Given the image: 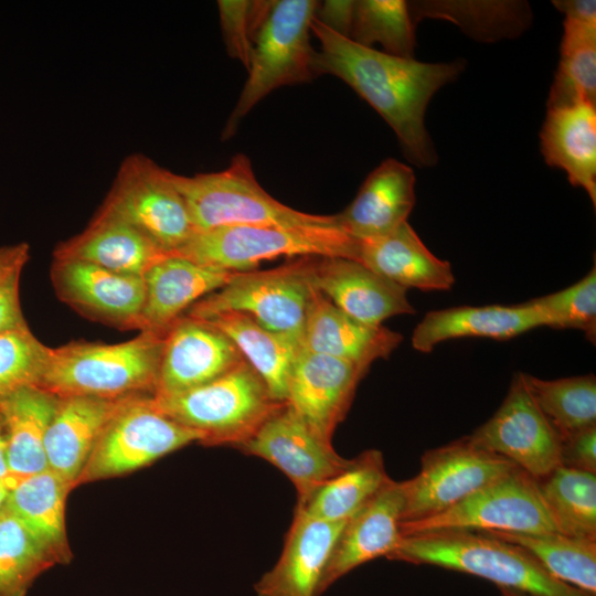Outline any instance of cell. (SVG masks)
Returning <instances> with one entry per match:
<instances>
[{"label":"cell","mask_w":596,"mask_h":596,"mask_svg":"<svg viewBox=\"0 0 596 596\" xmlns=\"http://www.w3.org/2000/svg\"><path fill=\"white\" fill-rule=\"evenodd\" d=\"M554 7L565 19L596 24V2L594 0H557Z\"/></svg>","instance_id":"47"},{"label":"cell","mask_w":596,"mask_h":596,"mask_svg":"<svg viewBox=\"0 0 596 596\" xmlns=\"http://www.w3.org/2000/svg\"><path fill=\"white\" fill-rule=\"evenodd\" d=\"M355 260L406 289L449 290L455 283L449 262L435 256L408 222L385 235L356 241Z\"/></svg>","instance_id":"26"},{"label":"cell","mask_w":596,"mask_h":596,"mask_svg":"<svg viewBox=\"0 0 596 596\" xmlns=\"http://www.w3.org/2000/svg\"><path fill=\"white\" fill-rule=\"evenodd\" d=\"M167 254L130 224L97 210L78 234L58 243L55 259L94 264L125 275L142 276Z\"/></svg>","instance_id":"24"},{"label":"cell","mask_w":596,"mask_h":596,"mask_svg":"<svg viewBox=\"0 0 596 596\" xmlns=\"http://www.w3.org/2000/svg\"><path fill=\"white\" fill-rule=\"evenodd\" d=\"M545 326L528 302L515 306H461L426 313L412 334V347L423 353L438 343L462 337L507 340L536 327Z\"/></svg>","instance_id":"27"},{"label":"cell","mask_w":596,"mask_h":596,"mask_svg":"<svg viewBox=\"0 0 596 596\" xmlns=\"http://www.w3.org/2000/svg\"><path fill=\"white\" fill-rule=\"evenodd\" d=\"M317 4L313 0H273L254 44L247 79L222 139L232 138L243 118L272 92L320 76L318 51L310 41Z\"/></svg>","instance_id":"5"},{"label":"cell","mask_w":596,"mask_h":596,"mask_svg":"<svg viewBox=\"0 0 596 596\" xmlns=\"http://www.w3.org/2000/svg\"><path fill=\"white\" fill-rule=\"evenodd\" d=\"M355 254L356 240L338 225H228L196 232L169 255L235 273L253 270L264 260L283 256L343 257L355 260Z\"/></svg>","instance_id":"7"},{"label":"cell","mask_w":596,"mask_h":596,"mask_svg":"<svg viewBox=\"0 0 596 596\" xmlns=\"http://www.w3.org/2000/svg\"><path fill=\"white\" fill-rule=\"evenodd\" d=\"M313 257H298L267 270L236 272L226 285L198 300L183 315L210 319L224 312H241L268 330L302 342L313 289Z\"/></svg>","instance_id":"8"},{"label":"cell","mask_w":596,"mask_h":596,"mask_svg":"<svg viewBox=\"0 0 596 596\" xmlns=\"http://www.w3.org/2000/svg\"><path fill=\"white\" fill-rule=\"evenodd\" d=\"M169 172L146 155L127 156L98 209L142 232L167 255L195 233Z\"/></svg>","instance_id":"10"},{"label":"cell","mask_w":596,"mask_h":596,"mask_svg":"<svg viewBox=\"0 0 596 596\" xmlns=\"http://www.w3.org/2000/svg\"><path fill=\"white\" fill-rule=\"evenodd\" d=\"M73 487L50 469L22 478L10 491L6 508L26 528L54 564L72 554L65 528V504Z\"/></svg>","instance_id":"29"},{"label":"cell","mask_w":596,"mask_h":596,"mask_svg":"<svg viewBox=\"0 0 596 596\" xmlns=\"http://www.w3.org/2000/svg\"><path fill=\"white\" fill-rule=\"evenodd\" d=\"M9 475V467L7 460V444L4 432L0 423V479Z\"/></svg>","instance_id":"49"},{"label":"cell","mask_w":596,"mask_h":596,"mask_svg":"<svg viewBox=\"0 0 596 596\" xmlns=\"http://www.w3.org/2000/svg\"><path fill=\"white\" fill-rule=\"evenodd\" d=\"M354 6L355 1L352 0L318 1L313 19L332 32L349 39Z\"/></svg>","instance_id":"45"},{"label":"cell","mask_w":596,"mask_h":596,"mask_svg":"<svg viewBox=\"0 0 596 596\" xmlns=\"http://www.w3.org/2000/svg\"><path fill=\"white\" fill-rule=\"evenodd\" d=\"M517 468L468 436L427 450L418 473L402 482V522L429 518L451 508L487 483Z\"/></svg>","instance_id":"12"},{"label":"cell","mask_w":596,"mask_h":596,"mask_svg":"<svg viewBox=\"0 0 596 596\" xmlns=\"http://www.w3.org/2000/svg\"><path fill=\"white\" fill-rule=\"evenodd\" d=\"M415 202L414 171L389 158L366 177L353 201L334 216L345 234L356 241L368 240L407 222Z\"/></svg>","instance_id":"23"},{"label":"cell","mask_w":596,"mask_h":596,"mask_svg":"<svg viewBox=\"0 0 596 596\" xmlns=\"http://www.w3.org/2000/svg\"><path fill=\"white\" fill-rule=\"evenodd\" d=\"M524 380L561 438L596 425L595 375L542 380L524 373Z\"/></svg>","instance_id":"37"},{"label":"cell","mask_w":596,"mask_h":596,"mask_svg":"<svg viewBox=\"0 0 596 596\" xmlns=\"http://www.w3.org/2000/svg\"><path fill=\"white\" fill-rule=\"evenodd\" d=\"M486 532L524 549L555 579L596 595V540L560 532Z\"/></svg>","instance_id":"33"},{"label":"cell","mask_w":596,"mask_h":596,"mask_svg":"<svg viewBox=\"0 0 596 596\" xmlns=\"http://www.w3.org/2000/svg\"><path fill=\"white\" fill-rule=\"evenodd\" d=\"M415 21L423 17L444 18L483 41L520 33L530 22V9L520 1H425L408 3Z\"/></svg>","instance_id":"34"},{"label":"cell","mask_w":596,"mask_h":596,"mask_svg":"<svg viewBox=\"0 0 596 596\" xmlns=\"http://www.w3.org/2000/svg\"><path fill=\"white\" fill-rule=\"evenodd\" d=\"M30 257V246L25 242L0 246V279L17 268H23Z\"/></svg>","instance_id":"46"},{"label":"cell","mask_w":596,"mask_h":596,"mask_svg":"<svg viewBox=\"0 0 596 596\" xmlns=\"http://www.w3.org/2000/svg\"><path fill=\"white\" fill-rule=\"evenodd\" d=\"M163 337L140 331L120 343L71 341L51 348L39 385L57 397L153 395Z\"/></svg>","instance_id":"3"},{"label":"cell","mask_w":596,"mask_h":596,"mask_svg":"<svg viewBox=\"0 0 596 596\" xmlns=\"http://www.w3.org/2000/svg\"><path fill=\"white\" fill-rule=\"evenodd\" d=\"M541 152L549 166L566 172L596 204V109L592 104L549 108L540 132Z\"/></svg>","instance_id":"28"},{"label":"cell","mask_w":596,"mask_h":596,"mask_svg":"<svg viewBox=\"0 0 596 596\" xmlns=\"http://www.w3.org/2000/svg\"><path fill=\"white\" fill-rule=\"evenodd\" d=\"M233 275L181 256H163L142 275L145 299L138 331L163 337L193 304L222 288Z\"/></svg>","instance_id":"21"},{"label":"cell","mask_w":596,"mask_h":596,"mask_svg":"<svg viewBox=\"0 0 596 596\" xmlns=\"http://www.w3.org/2000/svg\"><path fill=\"white\" fill-rule=\"evenodd\" d=\"M169 175L185 203L195 233L228 225H338L334 214L305 213L268 194L258 183L252 162L244 153L235 155L228 167L221 171L193 175L170 171Z\"/></svg>","instance_id":"4"},{"label":"cell","mask_w":596,"mask_h":596,"mask_svg":"<svg viewBox=\"0 0 596 596\" xmlns=\"http://www.w3.org/2000/svg\"><path fill=\"white\" fill-rule=\"evenodd\" d=\"M561 464L596 473V425L562 438Z\"/></svg>","instance_id":"43"},{"label":"cell","mask_w":596,"mask_h":596,"mask_svg":"<svg viewBox=\"0 0 596 596\" xmlns=\"http://www.w3.org/2000/svg\"><path fill=\"white\" fill-rule=\"evenodd\" d=\"M237 449L259 457L284 472L296 487L298 500L351 462V459L341 457L332 443L318 435L287 402Z\"/></svg>","instance_id":"14"},{"label":"cell","mask_w":596,"mask_h":596,"mask_svg":"<svg viewBox=\"0 0 596 596\" xmlns=\"http://www.w3.org/2000/svg\"><path fill=\"white\" fill-rule=\"evenodd\" d=\"M345 522L323 521L295 511L278 561L254 585L256 596H319Z\"/></svg>","instance_id":"20"},{"label":"cell","mask_w":596,"mask_h":596,"mask_svg":"<svg viewBox=\"0 0 596 596\" xmlns=\"http://www.w3.org/2000/svg\"><path fill=\"white\" fill-rule=\"evenodd\" d=\"M487 579L528 596H590L552 577L524 549L486 531L438 530L403 536L387 556Z\"/></svg>","instance_id":"2"},{"label":"cell","mask_w":596,"mask_h":596,"mask_svg":"<svg viewBox=\"0 0 596 596\" xmlns=\"http://www.w3.org/2000/svg\"><path fill=\"white\" fill-rule=\"evenodd\" d=\"M17 268L0 279V332L25 323L20 302V277Z\"/></svg>","instance_id":"44"},{"label":"cell","mask_w":596,"mask_h":596,"mask_svg":"<svg viewBox=\"0 0 596 596\" xmlns=\"http://www.w3.org/2000/svg\"><path fill=\"white\" fill-rule=\"evenodd\" d=\"M54 562L6 507L0 512V596H24Z\"/></svg>","instance_id":"39"},{"label":"cell","mask_w":596,"mask_h":596,"mask_svg":"<svg viewBox=\"0 0 596 596\" xmlns=\"http://www.w3.org/2000/svg\"><path fill=\"white\" fill-rule=\"evenodd\" d=\"M155 405L177 423L199 433L201 444L237 448L285 402L244 360L220 377L192 390L152 396Z\"/></svg>","instance_id":"6"},{"label":"cell","mask_w":596,"mask_h":596,"mask_svg":"<svg viewBox=\"0 0 596 596\" xmlns=\"http://www.w3.org/2000/svg\"><path fill=\"white\" fill-rule=\"evenodd\" d=\"M402 482L390 480L345 523L326 567L320 594L337 579L374 558L387 557L403 535Z\"/></svg>","instance_id":"19"},{"label":"cell","mask_w":596,"mask_h":596,"mask_svg":"<svg viewBox=\"0 0 596 596\" xmlns=\"http://www.w3.org/2000/svg\"><path fill=\"white\" fill-rule=\"evenodd\" d=\"M244 360L232 340L209 320L182 315L163 336L152 396L174 395L201 386Z\"/></svg>","instance_id":"16"},{"label":"cell","mask_w":596,"mask_h":596,"mask_svg":"<svg viewBox=\"0 0 596 596\" xmlns=\"http://www.w3.org/2000/svg\"><path fill=\"white\" fill-rule=\"evenodd\" d=\"M403 337L382 324L363 323L337 308L315 287L302 334V347L355 364L366 371L379 359H387Z\"/></svg>","instance_id":"22"},{"label":"cell","mask_w":596,"mask_h":596,"mask_svg":"<svg viewBox=\"0 0 596 596\" xmlns=\"http://www.w3.org/2000/svg\"><path fill=\"white\" fill-rule=\"evenodd\" d=\"M596 100V24L564 20L561 60L547 109Z\"/></svg>","instance_id":"35"},{"label":"cell","mask_w":596,"mask_h":596,"mask_svg":"<svg viewBox=\"0 0 596 596\" xmlns=\"http://www.w3.org/2000/svg\"><path fill=\"white\" fill-rule=\"evenodd\" d=\"M50 276L57 298L83 317L119 330L139 329L145 299L142 276L55 258Z\"/></svg>","instance_id":"15"},{"label":"cell","mask_w":596,"mask_h":596,"mask_svg":"<svg viewBox=\"0 0 596 596\" xmlns=\"http://www.w3.org/2000/svg\"><path fill=\"white\" fill-rule=\"evenodd\" d=\"M468 437L535 480L562 466V438L536 405L522 372L513 376L505 398L492 417Z\"/></svg>","instance_id":"13"},{"label":"cell","mask_w":596,"mask_h":596,"mask_svg":"<svg viewBox=\"0 0 596 596\" xmlns=\"http://www.w3.org/2000/svg\"><path fill=\"white\" fill-rule=\"evenodd\" d=\"M311 33L319 41L320 75H333L350 86L393 129L405 156L418 167L437 161L425 128L430 98L464 70L460 60L425 63L360 45L316 21Z\"/></svg>","instance_id":"1"},{"label":"cell","mask_w":596,"mask_h":596,"mask_svg":"<svg viewBox=\"0 0 596 596\" xmlns=\"http://www.w3.org/2000/svg\"><path fill=\"white\" fill-rule=\"evenodd\" d=\"M365 373L351 362L302 348L292 365L286 402L318 435L331 441Z\"/></svg>","instance_id":"17"},{"label":"cell","mask_w":596,"mask_h":596,"mask_svg":"<svg viewBox=\"0 0 596 596\" xmlns=\"http://www.w3.org/2000/svg\"><path fill=\"white\" fill-rule=\"evenodd\" d=\"M389 480L382 453L369 449L307 497L297 500L295 511L323 521L345 522Z\"/></svg>","instance_id":"32"},{"label":"cell","mask_w":596,"mask_h":596,"mask_svg":"<svg viewBox=\"0 0 596 596\" xmlns=\"http://www.w3.org/2000/svg\"><path fill=\"white\" fill-rule=\"evenodd\" d=\"M545 326L582 330L588 341H596V269L576 284L557 292L528 301Z\"/></svg>","instance_id":"41"},{"label":"cell","mask_w":596,"mask_h":596,"mask_svg":"<svg viewBox=\"0 0 596 596\" xmlns=\"http://www.w3.org/2000/svg\"><path fill=\"white\" fill-rule=\"evenodd\" d=\"M22 478L8 475L0 479V512L3 510L10 491L18 485Z\"/></svg>","instance_id":"48"},{"label":"cell","mask_w":596,"mask_h":596,"mask_svg":"<svg viewBox=\"0 0 596 596\" xmlns=\"http://www.w3.org/2000/svg\"><path fill=\"white\" fill-rule=\"evenodd\" d=\"M202 436L163 414L150 394L120 398L81 475L79 483L145 467Z\"/></svg>","instance_id":"9"},{"label":"cell","mask_w":596,"mask_h":596,"mask_svg":"<svg viewBox=\"0 0 596 596\" xmlns=\"http://www.w3.org/2000/svg\"><path fill=\"white\" fill-rule=\"evenodd\" d=\"M349 39L366 47L379 43L384 53L413 58L415 22L411 15L408 2L403 0L355 1Z\"/></svg>","instance_id":"38"},{"label":"cell","mask_w":596,"mask_h":596,"mask_svg":"<svg viewBox=\"0 0 596 596\" xmlns=\"http://www.w3.org/2000/svg\"><path fill=\"white\" fill-rule=\"evenodd\" d=\"M438 530L558 532L538 480L518 467L441 513L401 523L403 536Z\"/></svg>","instance_id":"11"},{"label":"cell","mask_w":596,"mask_h":596,"mask_svg":"<svg viewBox=\"0 0 596 596\" xmlns=\"http://www.w3.org/2000/svg\"><path fill=\"white\" fill-rule=\"evenodd\" d=\"M205 320L232 340L245 361L262 377L273 398L286 402L289 376L304 348L302 342L268 330L241 312H224Z\"/></svg>","instance_id":"31"},{"label":"cell","mask_w":596,"mask_h":596,"mask_svg":"<svg viewBox=\"0 0 596 596\" xmlns=\"http://www.w3.org/2000/svg\"><path fill=\"white\" fill-rule=\"evenodd\" d=\"M502 596H528L521 593L510 592V590H501Z\"/></svg>","instance_id":"50"},{"label":"cell","mask_w":596,"mask_h":596,"mask_svg":"<svg viewBox=\"0 0 596 596\" xmlns=\"http://www.w3.org/2000/svg\"><path fill=\"white\" fill-rule=\"evenodd\" d=\"M538 485L560 533L596 540V473L561 466Z\"/></svg>","instance_id":"36"},{"label":"cell","mask_w":596,"mask_h":596,"mask_svg":"<svg viewBox=\"0 0 596 596\" xmlns=\"http://www.w3.org/2000/svg\"><path fill=\"white\" fill-rule=\"evenodd\" d=\"M273 0L217 1L223 42L230 57L247 70L257 34L270 10Z\"/></svg>","instance_id":"42"},{"label":"cell","mask_w":596,"mask_h":596,"mask_svg":"<svg viewBox=\"0 0 596 596\" xmlns=\"http://www.w3.org/2000/svg\"><path fill=\"white\" fill-rule=\"evenodd\" d=\"M119 400L58 397L44 439L47 469L73 488L78 485L99 435Z\"/></svg>","instance_id":"25"},{"label":"cell","mask_w":596,"mask_h":596,"mask_svg":"<svg viewBox=\"0 0 596 596\" xmlns=\"http://www.w3.org/2000/svg\"><path fill=\"white\" fill-rule=\"evenodd\" d=\"M58 397L26 387L0 402L9 473L25 478L47 469L44 439Z\"/></svg>","instance_id":"30"},{"label":"cell","mask_w":596,"mask_h":596,"mask_svg":"<svg viewBox=\"0 0 596 596\" xmlns=\"http://www.w3.org/2000/svg\"><path fill=\"white\" fill-rule=\"evenodd\" d=\"M311 284L337 308L366 324L416 312L406 288L353 259L315 256Z\"/></svg>","instance_id":"18"},{"label":"cell","mask_w":596,"mask_h":596,"mask_svg":"<svg viewBox=\"0 0 596 596\" xmlns=\"http://www.w3.org/2000/svg\"><path fill=\"white\" fill-rule=\"evenodd\" d=\"M51 348L28 323L0 332V402L26 387H39Z\"/></svg>","instance_id":"40"}]
</instances>
